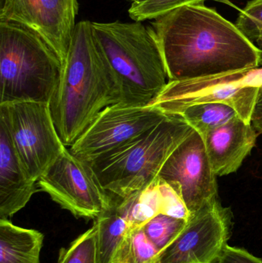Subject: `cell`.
Listing matches in <instances>:
<instances>
[{
  "label": "cell",
  "mask_w": 262,
  "mask_h": 263,
  "mask_svg": "<svg viewBox=\"0 0 262 263\" xmlns=\"http://www.w3.org/2000/svg\"><path fill=\"white\" fill-rule=\"evenodd\" d=\"M169 81L197 80L262 66V50L204 3L153 20Z\"/></svg>",
  "instance_id": "6da1fadb"
},
{
  "label": "cell",
  "mask_w": 262,
  "mask_h": 263,
  "mask_svg": "<svg viewBox=\"0 0 262 263\" xmlns=\"http://www.w3.org/2000/svg\"><path fill=\"white\" fill-rule=\"evenodd\" d=\"M118 103H123L121 87L92 22H78L49 103L64 145L72 146L106 108Z\"/></svg>",
  "instance_id": "7a4b0ae2"
},
{
  "label": "cell",
  "mask_w": 262,
  "mask_h": 263,
  "mask_svg": "<svg viewBox=\"0 0 262 263\" xmlns=\"http://www.w3.org/2000/svg\"><path fill=\"white\" fill-rule=\"evenodd\" d=\"M94 34L121 87L123 103L149 105L169 83L152 26L143 22H92Z\"/></svg>",
  "instance_id": "3957f363"
},
{
  "label": "cell",
  "mask_w": 262,
  "mask_h": 263,
  "mask_svg": "<svg viewBox=\"0 0 262 263\" xmlns=\"http://www.w3.org/2000/svg\"><path fill=\"white\" fill-rule=\"evenodd\" d=\"M194 130L181 114H168L136 139L88 164L112 202H118L152 183L169 156Z\"/></svg>",
  "instance_id": "277c9868"
},
{
  "label": "cell",
  "mask_w": 262,
  "mask_h": 263,
  "mask_svg": "<svg viewBox=\"0 0 262 263\" xmlns=\"http://www.w3.org/2000/svg\"><path fill=\"white\" fill-rule=\"evenodd\" d=\"M62 62L35 31L0 21V104L49 103L59 78Z\"/></svg>",
  "instance_id": "5b68a950"
},
{
  "label": "cell",
  "mask_w": 262,
  "mask_h": 263,
  "mask_svg": "<svg viewBox=\"0 0 262 263\" xmlns=\"http://www.w3.org/2000/svg\"><path fill=\"white\" fill-rule=\"evenodd\" d=\"M0 123L33 180L38 181L67 147L58 132L48 103L0 104Z\"/></svg>",
  "instance_id": "8992f818"
},
{
  "label": "cell",
  "mask_w": 262,
  "mask_h": 263,
  "mask_svg": "<svg viewBox=\"0 0 262 263\" xmlns=\"http://www.w3.org/2000/svg\"><path fill=\"white\" fill-rule=\"evenodd\" d=\"M167 114L155 105H112L98 116L69 150L91 163L152 129Z\"/></svg>",
  "instance_id": "52a82bcc"
},
{
  "label": "cell",
  "mask_w": 262,
  "mask_h": 263,
  "mask_svg": "<svg viewBox=\"0 0 262 263\" xmlns=\"http://www.w3.org/2000/svg\"><path fill=\"white\" fill-rule=\"evenodd\" d=\"M37 184L54 202L78 218L97 219L112 205L90 165L67 148Z\"/></svg>",
  "instance_id": "ba28073f"
},
{
  "label": "cell",
  "mask_w": 262,
  "mask_h": 263,
  "mask_svg": "<svg viewBox=\"0 0 262 263\" xmlns=\"http://www.w3.org/2000/svg\"><path fill=\"white\" fill-rule=\"evenodd\" d=\"M232 213L218 197L191 215L183 231L155 263H213L228 245Z\"/></svg>",
  "instance_id": "9c48e42d"
},
{
  "label": "cell",
  "mask_w": 262,
  "mask_h": 263,
  "mask_svg": "<svg viewBox=\"0 0 262 263\" xmlns=\"http://www.w3.org/2000/svg\"><path fill=\"white\" fill-rule=\"evenodd\" d=\"M158 176L182 196L191 215L218 197L204 139L195 130L169 156Z\"/></svg>",
  "instance_id": "30bf717a"
},
{
  "label": "cell",
  "mask_w": 262,
  "mask_h": 263,
  "mask_svg": "<svg viewBox=\"0 0 262 263\" xmlns=\"http://www.w3.org/2000/svg\"><path fill=\"white\" fill-rule=\"evenodd\" d=\"M77 0H2L0 21L12 22L41 35L64 62L78 14Z\"/></svg>",
  "instance_id": "8fae6325"
},
{
  "label": "cell",
  "mask_w": 262,
  "mask_h": 263,
  "mask_svg": "<svg viewBox=\"0 0 262 263\" xmlns=\"http://www.w3.org/2000/svg\"><path fill=\"white\" fill-rule=\"evenodd\" d=\"M257 136L252 123L240 117L206 134L203 139L215 176L235 173L255 146Z\"/></svg>",
  "instance_id": "7c38bea8"
},
{
  "label": "cell",
  "mask_w": 262,
  "mask_h": 263,
  "mask_svg": "<svg viewBox=\"0 0 262 263\" xmlns=\"http://www.w3.org/2000/svg\"><path fill=\"white\" fill-rule=\"evenodd\" d=\"M20 159L7 129L0 123V219L24 208L38 190Z\"/></svg>",
  "instance_id": "4fadbf2b"
},
{
  "label": "cell",
  "mask_w": 262,
  "mask_h": 263,
  "mask_svg": "<svg viewBox=\"0 0 262 263\" xmlns=\"http://www.w3.org/2000/svg\"><path fill=\"white\" fill-rule=\"evenodd\" d=\"M44 236L0 219V263H40Z\"/></svg>",
  "instance_id": "5bb4252c"
},
{
  "label": "cell",
  "mask_w": 262,
  "mask_h": 263,
  "mask_svg": "<svg viewBox=\"0 0 262 263\" xmlns=\"http://www.w3.org/2000/svg\"><path fill=\"white\" fill-rule=\"evenodd\" d=\"M112 204L126 219L130 229L142 228L152 218L162 213L163 199L159 177L146 188Z\"/></svg>",
  "instance_id": "9a60e30c"
},
{
  "label": "cell",
  "mask_w": 262,
  "mask_h": 263,
  "mask_svg": "<svg viewBox=\"0 0 262 263\" xmlns=\"http://www.w3.org/2000/svg\"><path fill=\"white\" fill-rule=\"evenodd\" d=\"M97 263H112L115 252L131 230L126 219L115 205L95 219Z\"/></svg>",
  "instance_id": "2e32d148"
},
{
  "label": "cell",
  "mask_w": 262,
  "mask_h": 263,
  "mask_svg": "<svg viewBox=\"0 0 262 263\" xmlns=\"http://www.w3.org/2000/svg\"><path fill=\"white\" fill-rule=\"evenodd\" d=\"M179 114L203 137L209 132L220 127L236 117H239L232 106L219 103L192 105L186 108Z\"/></svg>",
  "instance_id": "e0dca14e"
},
{
  "label": "cell",
  "mask_w": 262,
  "mask_h": 263,
  "mask_svg": "<svg viewBox=\"0 0 262 263\" xmlns=\"http://www.w3.org/2000/svg\"><path fill=\"white\" fill-rule=\"evenodd\" d=\"M158 253L143 228L131 229L115 252L112 263H155Z\"/></svg>",
  "instance_id": "ac0fdd59"
},
{
  "label": "cell",
  "mask_w": 262,
  "mask_h": 263,
  "mask_svg": "<svg viewBox=\"0 0 262 263\" xmlns=\"http://www.w3.org/2000/svg\"><path fill=\"white\" fill-rule=\"evenodd\" d=\"M187 221L165 214L152 218L142 228L158 252L166 249L183 231Z\"/></svg>",
  "instance_id": "d6986e66"
},
{
  "label": "cell",
  "mask_w": 262,
  "mask_h": 263,
  "mask_svg": "<svg viewBox=\"0 0 262 263\" xmlns=\"http://www.w3.org/2000/svg\"><path fill=\"white\" fill-rule=\"evenodd\" d=\"M96 233L94 224L68 248L60 250L58 263H97Z\"/></svg>",
  "instance_id": "ffe728a7"
},
{
  "label": "cell",
  "mask_w": 262,
  "mask_h": 263,
  "mask_svg": "<svg viewBox=\"0 0 262 263\" xmlns=\"http://www.w3.org/2000/svg\"><path fill=\"white\" fill-rule=\"evenodd\" d=\"M206 0H132L129 14L133 21L155 20L173 9Z\"/></svg>",
  "instance_id": "44dd1931"
},
{
  "label": "cell",
  "mask_w": 262,
  "mask_h": 263,
  "mask_svg": "<svg viewBox=\"0 0 262 263\" xmlns=\"http://www.w3.org/2000/svg\"><path fill=\"white\" fill-rule=\"evenodd\" d=\"M235 25L252 43L262 40V0L248 2Z\"/></svg>",
  "instance_id": "7402d4cb"
},
{
  "label": "cell",
  "mask_w": 262,
  "mask_h": 263,
  "mask_svg": "<svg viewBox=\"0 0 262 263\" xmlns=\"http://www.w3.org/2000/svg\"><path fill=\"white\" fill-rule=\"evenodd\" d=\"M159 189L163 199L162 214L186 221L189 220L191 213H189L183 198L169 183L160 177Z\"/></svg>",
  "instance_id": "603a6c76"
},
{
  "label": "cell",
  "mask_w": 262,
  "mask_h": 263,
  "mask_svg": "<svg viewBox=\"0 0 262 263\" xmlns=\"http://www.w3.org/2000/svg\"><path fill=\"white\" fill-rule=\"evenodd\" d=\"M213 263H262V259L244 249L227 245Z\"/></svg>",
  "instance_id": "cb8c5ba5"
},
{
  "label": "cell",
  "mask_w": 262,
  "mask_h": 263,
  "mask_svg": "<svg viewBox=\"0 0 262 263\" xmlns=\"http://www.w3.org/2000/svg\"><path fill=\"white\" fill-rule=\"evenodd\" d=\"M251 123L254 129L262 134V87L260 88L253 112L251 117Z\"/></svg>",
  "instance_id": "d4e9b609"
},
{
  "label": "cell",
  "mask_w": 262,
  "mask_h": 263,
  "mask_svg": "<svg viewBox=\"0 0 262 263\" xmlns=\"http://www.w3.org/2000/svg\"><path fill=\"white\" fill-rule=\"evenodd\" d=\"M256 43L258 44V47H259L262 50V40H258V42H256Z\"/></svg>",
  "instance_id": "484cf974"
}]
</instances>
